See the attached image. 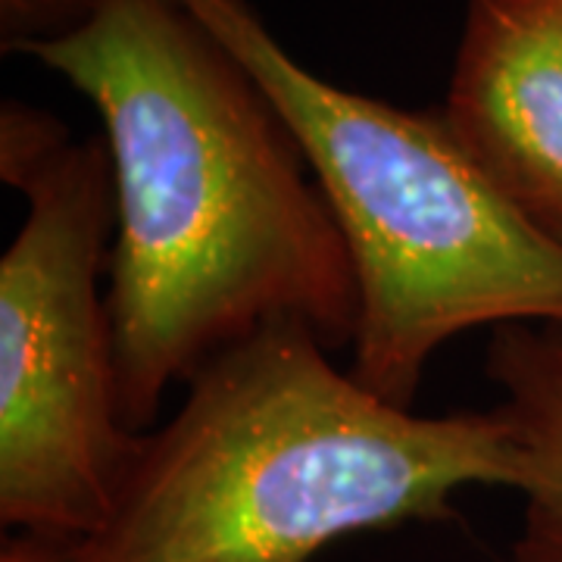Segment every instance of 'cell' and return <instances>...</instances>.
I'll list each match as a JSON object with an SVG mask.
<instances>
[{
	"label": "cell",
	"mask_w": 562,
	"mask_h": 562,
	"mask_svg": "<svg viewBox=\"0 0 562 562\" xmlns=\"http://www.w3.org/2000/svg\"><path fill=\"white\" fill-rule=\"evenodd\" d=\"M16 54L76 85L106 128V310L128 431L266 325L301 322L325 347L357 338L353 260L303 150L181 0H98L76 32Z\"/></svg>",
	"instance_id": "cell-1"
},
{
	"label": "cell",
	"mask_w": 562,
	"mask_h": 562,
	"mask_svg": "<svg viewBox=\"0 0 562 562\" xmlns=\"http://www.w3.org/2000/svg\"><path fill=\"white\" fill-rule=\"evenodd\" d=\"M516 487L497 413L416 416L338 372L301 322L201 366L144 431L103 525L60 562H313L350 535L438 522L462 487Z\"/></svg>",
	"instance_id": "cell-2"
},
{
	"label": "cell",
	"mask_w": 562,
	"mask_h": 562,
	"mask_svg": "<svg viewBox=\"0 0 562 562\" xmlns=\"http://www.w3.org/2000/svg\"><path fill=\"white\" fill-rule=\"evenodd\" d=\"M260 85L341 225L360 288L350 375L409 409L453 335L562 325V244L543 235L450 135L335 88L294 60L244 0H181Z\"/></svg>",
	"instance_id": "cell-3"
},
{
	"label": "cell",
	"mask_w": 562,
	"mask_h": 562,
	"mask_svg": "<svg viewBox=\"0 0 562 562\" xmlns=\"http://www.w3.org/2000/svg\"><path fill=\"white\" fill-rule=\"evenodd\" d=\"M0 172L29 216L0 260V522L50 547L94 535L144 431L120 413L101 272L116 232L103 140L3 103Z\"/></svg>",
	"instance_id": "cell-4"
},
{
	"label": "cell",
	"mask_w": 562,
	"mask_h": 562,
	"mask_svg": "<svg viewBox=\"0 0 562 562\" xmlns=\"http://www.w3.org/2000/svg\"><path fill=\"white\" fill-rule=\"evenodd\" d=\"M441 120L562 244V0H469Z\"/></svg>",
	"instance_id": "cell-5"
},
{
	"label": "cell",
	"mask_w": 562,
	"mask_h": 562,
	"mask_svg": "<svg viewBox=\"0 0 562 562\" xmlns=\"http://www.w3.org/2000/svg\"><path fill=\"white\" fill-rule=\"evenodd\" d=\"M487 375L503 394L494 413L509 431L516 491L525 497L509 562H562V325L494 328Z\"/></svg>",
	"instance_id": "cell-6"
},
{
	"label": "cell",
	"mask_w": 562,
	"mask_h": 562,
	"mask_svg": "<svg viewBox=\"0 0 562 562\" xmlns=\"http://www.w3.org/2000/svg\"><path fill=\"white\" fill-rule=\"evenodd\" d=\"M98 0H0L3 50L54 41L91 20Z\"/></svg>",
	"instance_id": "cell-7"
},
{
	"label": "cell",
	"mask_w": 562,
	"mask_h": 562,
	"mask_svg": "<svg viewBox=\"0 0 562 562\" xmlns=\"http://www.w3.org/2000/svg\"><path fill=\"white\" fill-rule=\"evenodd\" d=\"M0 562H60V557H57V547H50V543H41L35 538H25V535H13L3 541Z\"/></svg>",
	"instance_id": "cell-8"
}]
</instances>
